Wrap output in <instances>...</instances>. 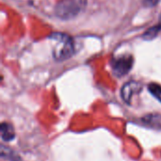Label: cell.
Segmentation results:
<instances>
[{"instance_id": "3957f363", "label": "cell", "mask_w": 161, "mask_h": 161, "mask_svg": "<svg viewBox=\"0 0 161 161\" xmlns=\"http://www.w3.org/2000/svg\"><path fill=\"white\" fill-rule=\"evenodd\" d=\"M133 63L134 60L131 56L113 58L111 61L112 71L117 76H125L131 71L133 67Z\"/></svg>"}, {"instance_id": "6da1fadb", "label": "cell", "mask_w": 161, "mask_h": 161, "mask_svg": "<svg viewBox=\"0 0 161 161\" xmlns=\"http://www.w3.org/2000/svg\"><path fill=\"white\" fill-rule=\"evenodd\" d=\"M55 42L53 48V57L58 61H64L73 57L75 52V47L73 39L65 33H53L49 37Z\"/></svg>"}, {"instance_id": "52a82bcc", "label": "cell", "mask_w": 161, "mask_h": 161, "mask_svg": "<svg viewBox=\"0 0 161 161\" xmlns=\"http://www.w3.org/2000/svg\"><path fill=\"white\" fill-rule=\"evenodd\" d=\"M148 91L149 92L156 97L161 103V86L156 83H151L148 85Z\"/></svg>"}, {"instance_id": "277c9868", "label": "cell", "mask_w": 161, "mask_h": 161, "mask_svg": "<svg viewBox=\"0 0 161 161\" xmlns=\"http://www.w3.org/2000/svg\"><path fill=\"white\" fill-rule=\"evenodd\" d=\"M140 90H141V85L138 82L130 81V82H127L125 85H124V87L121 91V94H122L123 99L126 103H129L133 94L136 93L137 92H139Z\"/></svg>"}, {"instance_id": "ba28073f", "label": "cell", "mask_w": 161, "mask_h": 161, "mask_svg": "<svg viewBox=\"0 0 161 161\" xmlns=\"http://www.w3.org/2000/svg\"><path fill=\"white\" fill-rule=\"evenodd\" d=\"M160 0H145V3L148 5V6H156Z\"/></svg>"}, {"instance_id": "7a4b0ae2", "label": "cell", "mask_w": 161, "mask_h": 161, "mask_svg": "<svg viewBox=\"0 0 161 161\" xmlns=\"http://www.w3.org/2000/svg\"><path fill=\"white\" fill-rule=\"evenodd\" d=\"M86 0H60L55 8L56 15L62 20L75 18L85 8Z\"/></svg>"}, {"instance_id": "8992f818", "label": "cell", "mask_w": 161, "mask_h": 161, "mask_svg": "<svg viewBox=\"0 0 161 161\" xmlns=\"http://www.w3.org/2000/svg\"><path fill=\"white\" fill-rule=\"evenodd\" d=\"M161 31V14L159 19H158V24L151 28H149L144 34H143V38L145 40H153L158 34V32Z\"/></svg>"}, {"instance_id": "5b68a950", "label": "cell", "mask_w": 161, "mask_h": 161, "mask_svg": "<svg viewBox=\"0 0 161 161\" xmlns=\"http://www.w3.org/2000/svg\"><path fill=\"white\" fill-rule=\"evenodd\" d=\"M15 137L13 127L7 123H3L1 125V138L5 142H9Z\"/></svg>"}]
</instances>
